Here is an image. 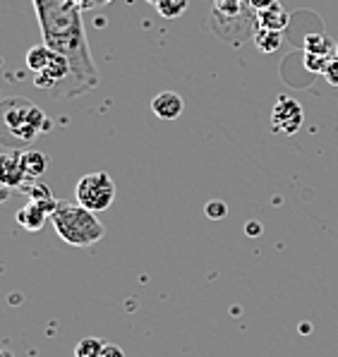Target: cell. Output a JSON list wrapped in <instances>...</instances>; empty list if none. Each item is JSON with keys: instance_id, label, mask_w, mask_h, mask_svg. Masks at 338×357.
<instances>
[{"instance_id": "1", "label": "cell", "mask_w": 338, "mask_h": 357, "mask_svg": "<svg viewBox=\"0 0 338 357\" xmlns=\"http://www.w3.org/2000/svg\"><path fill=\"white\" fill-rule=\"evenodd\" d=\"M34 10L41 24L43 43L68 58L72 68L68 84L58 91L56 98H75L96 89L99 73L86 43L79 5L75 0H34Z\"/></svg>"}, {"instance_id": "2", "label": "cell", "mask_w": 338, "mask_h": 357, "mask_svg": "<svg viewBox=\"0 0 338 357\" xmlns=\"http://www.w3.org/2000/svg\"><path fill=\"white\" fill-rule=\"evenodd\" d=\"M46 128V115L34 101L24 96H8L0 101V144L5 149L24 151Z\"/></svg>"}, {"instance_id": "3", "label": "cell", "mask_w": 338, "mask_h": 357, "mask_svg": "<svg viewBox=\"0 0 338 357\" xmlns=\"http://www.w3.org/2000/svg\"><path fill=\"white\" fill-rule=\"evenodd\" d=\"M51 223L56 233L72 247H89L103 240L106 228L96 218V211L82 206V204H68L60 202L56 211L51 213Z\"/></svg>"}, {"instance_id": "4", "label": "cell", "mask_w": 338, "mask_h": 357, "mask_svg": "<svg viewBox=\"0 0 338 357\" xmlns=\"http://www.w3.org/2000/svg\"><path fill=\"white\" fill-rule=\"evenodd\" d=\"M75 195H77V204L91 208V211H106L116 199V183L108 173L94 170V173L79 178Z\"/></svg>"}, {"instance_id": "5", "label": "cell", "mask_w": 338, "mask_h": 357, "mask_svg": "<svg viewBox=\"0 0 338 357\" xmlns=\"http://www.w3.org/2000/svg\"><path fill=\"white\" fill-rule=\"evenodd\" d=\"M302 123H305V111L295 98L293 96L276 98L274 111H271V130H274L276 135H286V137L298 135Z\"/></svg>"}, {"instance_id": "6", "label": "cell", "mask_w": 338, "mask_h": 357, "mask_svg": "<svg viewBox=\"0 0 338 357\" xmlns=\"http://www.w3.org/2000/svg\"><path fill=\"white\" fill-rule=\"evenodd\" d=\"M26 170L22 163V151L17 149H8L5 153H0V185L3 188H24L26 185Z\"/></svg>"}, {"instance_id": "7", "label": "cell", "mask_w": 338, "mask_h": 357, "mask_svg": "<svg viewBox=\"0 0 338 357\" xmlns=\"http://www.w3.org/2000/svg\"><path fill=\"white\" fill-rule=\"evenodd\" d=\"M151 111L161 120H176L185 111V101L176 91H161V94H156L154 101H151Z\"/></svg>"}, {"instance_id": "8", "label": "cell", "mask_w": 338, "mask_h": 357, "mask_svg": "<svg viewBox=\"0 0 338 357\" xmlns=\"http://www.w3.org/2000/svg\"><path fill=\"white\" fill-rule=\"evenodd\" d=\"M257 22H254V26H264V29H276V31H283L288 24H291V15H288V10L283 8L281 3L271 5V8L266 10H259L257 15Z\"/></svg>"}, {"instance_id": "9", "label": "cell", "mask_w": 338, "mask_h": 357, "mask_svg": "<svg viewBox=\"0 0 338 357\" xmlns=\"http://www.w3.org/2000/svg\"><path fill=\"white\" fill-rule=\"evenodd\" d=\"M15 218H17V223L24 230L36 233V230H41L43 226H46V218H51V213H48L41 204H36V202H29L26 206L20 208Z\"/></svg>"}, {"instance_id": "10", "label": "cell", "mask_w": 338, "mask_h": 357, "mask_svg": "<svg viewBox=\"0 0 338 357\" xmlns=\"http://www.w3.org/2000/svg\"><path fill=\"white\" fill-rule=\"evenodd\" d=\"M252 41L257 46L259 53L269 56V53H276L283 46V31L276 29H264V26H254L252 31Z\"/></svg>"}, {"instance_id": "11", "label": "cell", "mask_w": 338, "mask_h": 357, "mask_svg": "<svg viewBox=\"0 0 338 357\" xmlns=\"http://www.w3.org/2000/svg\"><path fill=\"white\" fill-rule=\"evenodd\" d=\"M22 163H24L26 178L29 180H39L48 168V156L36 149H24L22 151Z\"/></svg>"}, {"instance_id": "12", "label": "cell", "mask_w": 338, "mask_h": 357, "mask_svg": "<svg viewBox=\"0 0 338 357\" xmlns=\"http://www.w3.org/2000/svg\"><path fill=\"white\" fill-rule=\"evenodd\" d=\"M22 192H26V195H29V202H36V204H41L48 213L56 211V206L60 204L56 197H53L51 188H48V185H43V183L24 185V188H22Z\"/></svg>"}, {"instance_id": "13", "label": "cell", "mask_w": 338, "mask_h": 357, "mask_svg": "<svg viewBox=\"0 0 338 357\" xmlns=\"http://www.w3.org/2000/svg\"><path fill=\"white\" fill-rule=\"evenodd\" d=\"M53 53H56V51H53V48H48L46 43L29 48V51H26V68H29L34 75L43 73V70H46V65L51 63Z\"/></svg>"}, {"instance_id": "14", "label": "cell", "mask_w": 338, "mask_h": 357, "mask_svg": "<svg viewBox=\"0 0 338 357\" xmlns=\"http://www.w3.org/2000/svg\"><path fill=\"white\" fill-rule=\"evenodd\" d=\"M302 48H305V53H314V56H336V43L324 34L305 36Z\"/></svg>"}, {"instance_id": "15", "label": "cell", "mask_w": 338, "mask_h": 357, "mask_svg": "<svg viewBox=\"0 0 338 357\" xmlns=\"http://www.w3.org/2000/svg\"><path fill=\"white\" fill-rule=\"evenodd\" d=\"M187 8H190V0H156V10L166 20H178L180 15L187 13Z\"/></svg>"}, {"instance_id": "16", "label": "cell", "mask_w": 338, "mask_h": 357, "mask_svg": "<svg viewBox=\"0 0 338 357\" xmlns=\"http://www.w3.org/2000/svg\"><path fill=\"white\" fill-rule=\"evenodd\" d=\"M103 348L106 343L101 338H82L75 348V357H101Z\"/></svg>"}, {"instance_id": "17", "label": "cell", "mask_w": 338, "mask_h": 357, "mask_svg": "<svg viewBox=\"0 0 338 357\" xmlns=\"http://www.w3.org/2000/svg\"><path fill=\"white\" fill-rule=\"evenodd\" d=\"M331 58H334V56H314V53H305L302 65L309 70V73L324 75V73H326V65L331 63Z\"/></svg>"}, {"instance_id": "18", "label": "cell", "mask_w": 338, "mask_h": 357, "mask_svg": "<svg viewBox=\"0 0 338 357\" xmlns=\"http://www.w3.org/2000/svg\"><path fill=\"white\" fill-rule=\"evenodd\" d=\"M204 213H206V218H211V221H221V218L228 216V204L221 199H211V202H206Z\"/></svg>"}, {"instance_id": "19", "label": "cell", "mask_w": 338, "mask_h": 357, "mask_svg": "<svg viewBox=\"0 0 338 357\" xmlns=\"http://www.w3.org/2000/svg\"><path fill=\"white\" fill-rule=\"evenodd\" d=\"M324 77H326V82H329L331 86H338V56L331 58V63L326 65Z\"/></svg>"}, {"instance_id": "20", "label": "cell", "mask_w": 338, "mask_h": 357, "mask_svg": "<svg viewBox=\"0 0 338 357\" xmlns=\"http://www.w3.org/2000/svg\"><path fill=\"white\" fill-rule=\"evenodd\" d=\"M247 3L254 13H259V10H266V8H271V5H276L279 0H247Z\"/></svg>"}, {"instance_id": "21", "label": "cell", "mask_w": 338, "mask_h": 357, "mask_svg": "<svg viewBox=\"0 0 338 357\" xmlns=\"http://www.w3.org/2000/svg\"><path fill=\"white\" fill-rule=\"evenodd\" d=\"M245 233H247L249 238H257V235L264 233V228H261V223H259V221H249L247 226H245Z\"/></svg>"}, {"instance_id": "22", "label": "cell", "mask_w": 338, "mask_h": 357, "mask_svg": "<svg viewBox=\"0 0 338 357\" xmlns=\"http://www.w3.org/2000/svg\"><path fill=\"white\" fill-rule=\"evenodd\" d=\"M101 357H125V353L118 348V345H108V343H106V348H103Z\"/></svg>"}, {"instance_id": "23", "label": "cell", "mask_w": 338, "mask_h": 357, "mask_svg": "<svg viewBox=\"0 0 338 357\" xmlns=\"http://www.w3.org/2000/svg\"><path fill=\"white\" fill-rule=\"evenodd\" d=\"M0 357H13L10 353H5V350H0Z\"/></svg>"}, {"instance_id": "24", "label": "cell", "mask_w": 338, "mask_h": 357, "mask_svg": "<svg viewBox=\"0 0 338 357\" xmlns=\"http://www.w3.org/2000/svg\"><path fill=\"white\" fill-rule=\"evenodd\" d=\"M146 3H154L156 5V0H146Z\"/></svg>"}, {"instance_id": "25", "label": "cell", "mask_w": 338, "mask_h": 357, "mask_svg": "<svg viewBox=\"0 0 338 357\" xmlns=\"http://www.w3.org/2000/svg\"><path fill=\"white\" fill-rule=\"evenodd\" d=\"M336 56H338V43H336Z\"/></svg>"}]
</instances>
